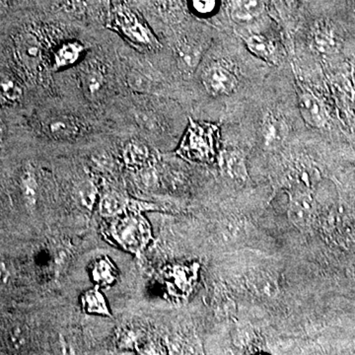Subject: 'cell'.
Wrapping results in <instances>:
<instances>
[{
  "mask_svg": "<svg viewBox=\"0 0 355 355\" xmlns=\"http://www.w3.org/2000/svg\"><path fill=\"white\" fill-rule=\"evenodd\" d=\"M265 11L263 0H235L232 6L233 19L247 22L260 17Z\"/></svg>",
  "mask_w": 355,
  "mask_h": 355,
  "instance_id": "10",
  "label": "cell"
},
{
  "mask_svg": "<svg viewBox=\"0 0 355 355\" xmlns=\"http://www.w3.org/2000/svg\"><path fill=\"white\" fill-rule=\"evenodd\" d=\"M22 183L25 198H27L28 202L35 203L36 202L37 184L31 173L24 175Z\"/></svg>",
  "mask_w": 355,
  "mask_h": 355,
  "instance_id": "20",
  "label": "cell"
},
{
  "mask_svg": "<svg viewBox=\"0 0 355 355\" xmlns=\"http://www.w3.org/2000/svg\"><path fill=\"white\" fill-rule=\"evenodd\" d=\"M289 128L279 114L270 112L263 116L261 125V135L263 144L268 148H277L286 141Z\"/></svg>",
  "mask_w": 355,
  "mask_h": 355,
  "instance_id": "4",
  "label": "cell"
},
{
  "mask_svg": "<svg viewBox=\"0 0 355 355\" xmlns=\"http://www.w3.org/2000/svg\"><path fill=\"white\" fill-rule=\"evenodd\" d=\"M236 345H239V347H245V345H249V343L251 342L252 336H254V334L252 333L249 329L247 328H239L237 329V331H236Z\"/></svg>",
  "mask_w": 355,
  "mask_h": 355,
  "instance_id": "23",
  "label": "cell"
},
{
  "mask_svg": "<svg viewBox=\"0 0 355 355\" xmlns=\"http://www.w3.org/2000/svg\"><path fill=\"white\" fill-rule=\"evenodd\" d=\"M96 196H97V191H96L94 184L90 182H83L77 188V200L88 209H92L93 205L95 203Z\"/></svg>",
  "mask_w": 355,
  "mask_h": 355,
  "instance_id": "14",
  "label": "cell"
},
{
  "mask_svg": "<svg viewBox=\"0 0 355 355\" xmlns=\"http://www.w3.org/2000/svg\"><path fill=\"white\" fill-rule=\"evenodd\" d=\"M28 334L22 326H15L7 334V343L14 350L24 349L27 345Z\"/></svg>",
  "mask_w": 355,
  "mask_h": 355,
  "instance_id": "16",
  "label": "cell"
},
{
  "mask_svg": "<svg viewBox=\"0 0 355 355\" xmlns=\"http://www.w3.org/2000/svg\"><path fill=\"white\" fill-rule=\"evenodd\" d=\"M179 55L182 65H184L187 69H195L200 60V51L191 46H181Z\"/></svg>",
  "mask_w": 355,
  "mask_h": 355,
  "instance_id": "18",
  "label": "cell"
},
{
  "mask_svg": "<svg viewBox=\"0 0 355 355\" xmlns=\"http://www.w3.org/2000/svg\"><path fill=\"white\" fill-rule=\"evenodd\" d=\"M217 0H193V6L198 13L207 15L216 8Z\"/></svg>",
  "mask_w": 355,
  "mask_h": 355,
  "instance_id": "22",
  "label": "cell"
},
{
  "mask_svg": "<svg viewBox=\"0 0 355 355\" xmlns=\"http://www.w3.org/2000/svg\"><path fill=\"white\" fill-rule=\"evenodd\" d=\"M148 157V150L140 144H132L128 146L125 153V159L128 164H142Z\"/></svg>",
  "mask_w": 355,
  "mask_h": 355,
  "instance_id": "15",
  "label": "cell"
},
{
  "mask_svg": "<svg viewBox=\"0 0 355 355\" xmlns=\"http://www.w3.org/2000/svg\"><path fill=\"white\" fill-rule=\"evenodd\" d=\"M6 0H0V15L6 11Z\"/></svg>",
  "mask_w": 355,
  "mask_h": 355,
  "instance_id": "26",
  "label": "cell"
},
{
  "mask_svg": "<svg viewBox=\"0 0 355 355\" xmlns=\"http://www.w3.org/2000/svg\"><path fill=\"white\" fill-rule=\"evenodd\" d=\"M0 95L8 101H17L22 97V88L13 77L0 72Z\"/></svg>",
  "mask_w": 355,
  "mask_h": 355,
  "instance_id": "13",
  "label": "cell"
},
{
  "mask_svg": "<svg viewBox=\"0 0 355 355\" xmlns=\"http://www.w3.org/2000/svg\"><path fill=\"white\" fill-rule=\"evenodd\" d=\"M79 51L80 50H79L78 46H74V44L65 46L58 53V62L62 65L72 64V62H76L77 57H78Z\"/></svg>",
  "mask_w": 355,
  "mask_h": 355,
  "instance_id": "19",
  "label": "cell"
},
{
  "mask_svg": "<svg viewBox=\"0 0 355 355\" xmlns=\"http://www.w3.org/2000/svg\"><path fill=\"white\" fill-rule=\"evenodd\" d=\"M298 107L301 116L306 123L312 128H324L328 123L326 109L322 102L310 92H302L299 95Z\"/></svg>",
  "mask_w": 355,
  "mask_h": 355,
  "instance_id": "5",
  "label": "cell"
},
{
  "mask_svg": "<svg viewBox=\"0 0 355 355\" xmlns=\"http://www.w3.org/2000/svg\"><path fill=\"white\" fill-rule=\"evenodd\" d=\"M48 132L55 139H69L78 132L74 121L67 118H55L48 123Z\"/></svg>",
  "mask_w": 355,
  "mask_h": 355,
  "instance_id": "12",
  "label": "cell"
},
{
  "mask_svg": "<svg viewBox=\"0 0 355 355\" xmlns=\"http://www.w3.org/2000/svg\"><path fill=\"white\" fill-rule=\"evenodd\" d=\"M313 42L319 53H333L336 49V37L333 28L327 24L318 25L314 32Z\"/></svg>",
  "mask_w": 355,
  "mask_h": 355,
  "instance_id": "11",
  "label": "cell"
},
{
  "mask_svg": "<svg viewBox=\"0 0 355 355\" xmlns=\"http://www.w3.org/2000/svg\"><path fill=\"white\" fill-rule=\"evenodd\" d=\"M220 167L222 172L229 179L236 182L247 181L248 169L246 160L242 153L238 150H225L221 153Z\"/></svg>",
  "mask_w": 355,
  "mask_h": 355,
  "instance_id": "7",
  "label": "cell"
},
{
  "mask_svg": "<svg viewBox=\"0 0 355 355\" xmlns=\"http://www.w3.org/2000/svg\"><path fill=\"white\" fill-rule=\"evenodd\" d=\"M248 50L251 51L257 58L265 60L270 64H275L277 50L275 44L270 39L261 35H251L244 39Z\"/></svg>",
  "mask_w": 355,
  "mask_h": 355,
  "instance_id": "9",
  "label": "cell"
},
{
  "mask_svg": "<svg viewBox=\"0 0 355 355\" xmlns=\"http://www.w3.org/2000/svg\"><path fill=\"white\" fill-rule=\"evenodd\" d=\"M4 135H6V127H4L3 123L0 120V142L3 139Z\"/></svg>",
  "mask_w": 355,
  "mask_h": 355,
  "instance_id": "25",
  "label": "cell"
},
{
  "mask_svg": "<svg viewBox=\"0 0 355 355\" xmlns=\"http://www.w3.org/2000/svg\"><path fill=\"white\" fill-rule=\"evenodd\" d=\"M289 218L300 230H305L312 223L314 214V200L312 193L302 191H291L289 202Z\"/></svg>",
  "mask_w": 355,
  "mask_h": 355,
  "instance_id": "3",
  "label": "cell"
},
{
  "mask_svg": "<svg viewBox=\"0 0 355 355\" xmlns=\"http://www.w3.org/2000/svg\"><path fill=\"white\" fill-rule=\"evenodd\" d=\"M216 311L221 317H230L234 313L235 305L225 289L220 288L216 293Z\"/></svg>",
  "mask_w": 355,
  "mask_h": 355,
  "instance_id": "17",
  "label": "cell"
},
{
  "mask_svg": "<svg viewBox=\"0 0 355 355\" xmlns=\"http://www.w3.org/2000/svg\"><path fill=\"white\" fill-rule=\"evenodd\" d=\"M202 80L207 92L216 97L231 94L238 86L235 72L229 65L222 62L209 65L203 71Z\"/></svg>",
  "mask_w": 355,
  "mask_h": 355,
  "instance_id": "1",
  "label": "cell"
},
{
  "mask_svg": "<svg viewBox=\"0 0 355 355\" xmlns=\"http://www.w3.org/2000/svg\"><path fill=\"white\" fill-rule=\"evenodd\" d=\"M248 287L260 297H277L279 292L277 277L266 270H254L247 279Z\"/></svg>",
  "mask_w": 355,
  "mask_h": 355,
  "instance_id": "6",
  "label": "cell"
},
{
  "mask_svg": "<svg viewBox=\"0 0 355 355\" xmlns=\"http://www.w3.org/2000/svg\"><path fill=\"white\" fill-rule=\"evenodd\" d=\"M12 277V270L11 266L6 261L0 260V284L6 286Z\"/></svg>",
  "mask_w": 355,
  "mask_h": 355,
  "instance_id": "24",
  "label": "cell"
},
{
  "mask_svg": "<svg viewBox=\"0 0 355 355\" xmlns=\"http://www.w3.org/2000/svg\"><path fill=\"white\" fill-rule=\"evenodd\" d=\"M17 53L21 62L28 69H37L41 60V48L38 40L33 35H21L17 41Z\"/></svg>",
  "mask_w": 355,
  "mask_h": 355,
  "instance_id": "8",
  "label": "cell"
},
{
  "mask_svg": "<svg viewBox=\"0 0 355 355\" xmlns=\"http://www.w3.org/2000/svg\"><path fill=\"white\" fill-rule=\"evenodd\" d=\"M218 128L214 125H196L193 123L189 133V147L198 158H212L216 153V144Z\"/></svg>",
  "mask_w": 355,
  "mask_h": 355,
  "instance_id": "2",
  "label": "cell"
},
{
  "mask_svg": "<svg viewBox=\"0 0 355 355\" xmlns=\"http://www.w3.org/2000/svg\"><path fill=\"white\" fill-rule=\"evenodd\" d=\"M121 202L118 198L114 196H107L106 198H103L100 209H101V214L104 216H112L116 214L121 209Z\"/></svg>",
  "mask_w": 355,
  "mask_h": 355,
  "instance_id": "21",
  "label": "cell"
}]
</instances>
